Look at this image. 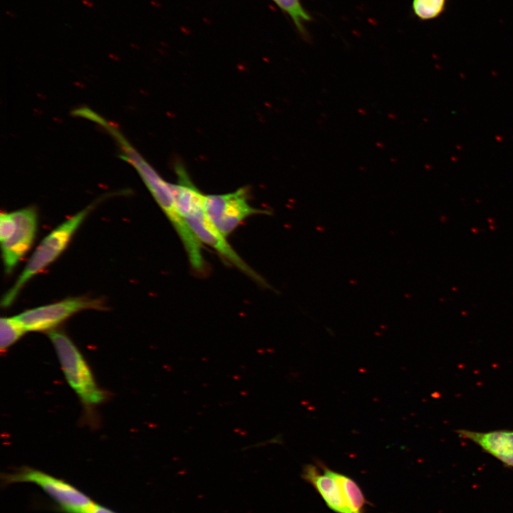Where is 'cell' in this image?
<instances>
[{
	"mask_svg": "<svg viewBox=\"0 0 513 513\" xmlns=\"http://www.w3.org/2000/svg\"><path fill=\"white\" fill-rule=\"evenodd\" d=\"M176 172L177 182L169 183V186L178 212L195 236L245 274L266 286V281L239 256L211 222L204 209V195L192 182L184 167L177 165Z\"/></svg>",
	"mask_w": 513,
	"mask_h": 513,
	"instance_id": "cell-1",
	"label": "cell"
},
{
	"mask_svg": "<svg viewBox=\"0 0 513 513\" xmlns=\"http://www.w3.org/2000/svg\"><path fill=\"white\" fill-rule=\"evenodd\" d=\"M48 336L68 383L78 395L86 414L92 415L95 408L106 400L108 393L98 385L83 356L64 332L52 330Z\"/></svg>",
	"mask_w": 513,
	"mask_h": 513,
	"instance_id": "cell-2",
	"label": "cell"
},
{
	"mask_svg": "<svg viewBox=\"0 0 513 513\" xmlns=\"http://www.w3.org/2000/svg\"><path fill=\"white\" fill-rule=\"evenodd\" d=\"M90 205L53 229L31 256L16 282L3 296L1 306L7 308L16 300L25 284L53 263L66 249L73 236L92 210Z\"/></svg>",
	"mask_w": 513,
	"mask_h": 513,
	"instance_id": "cell-3",
	"label": "cell"
},
{
	"mask_svg": "<svg viewBox=\"0 0 513 513\" xmlns=\"http://www.w3.org/2000/svg\"><path fill=\"white\" fill-rule=\"evenodd\" d=\"M115 137L124 151V156L122 157L131 163L138 170L148 190L176 230L185 251L192 252L197 250L200 242L178 212L169 182L164 181L120 134L118 133Z\"/></svg>",
	"mask_w": 513,
	"mask_h": 513,
	"instance_id": "cell-4",
	"label": "cell"
},
{
	"mask_svg": "<svg viewBox=\"0 0 513 513\" xmlns=\"http://www.w3.org/2000/svg\"><path fill=\"white\" fill-rule=\"evenodd\" d=\"M1 481L4 485L21 482L38 485L63 513H90L95 504L88 495L66 481L30 467L4 473Z\"/></svg>",
	"mask_w": 513,
	"mask_h": 513,
	"instance_id": "cell-5",
	"label": "cell"
},
{
	"mask_svg": "<svg viewBox=\"0 0 513 513\" xmlns=\"http://www.w3.org/2000/svg\"><path fill=\"white\" fill-rule=\"evenodd\" d=\"M104 309V302L100 299L88 296L70 297L28 309L15 316V318L26 331H50L79 311Z\"/></svg>",
	"mask_w": 513,
	"mask_h": 513,
	"instance_id": "cell-6",
	"label": "cell"
},
{
	"mask_svg": "<svg viewBox=\"0 0 513 513\" xmlns=\"http://www.w3.org/2000/svg\"><path fill=\"white\" fill-rule=\"evenodd\" d=\"M205 212L216 228L225 237L246 218L254 214H269L267 210L252 207L245 188L222 195H204Z\"/></svg>",
	"mask_w": 513,
	"mask_h": 513,
	"instance_id": "cell-7",
	"label": "cell"
},
{
	"mask_svg": "<svg viewBox=\"0 0 513 513\" xmlns=\"http://www.w3.org/2000/svg\"><path fill=\"white\" fill-rule=\"evenodd\" d=\"M16 227L11 237L1 242L5 272L11 273L33 244L37 230V212L34 207L12 212Z\"/></svg>",
	"mask_w": 513,
	"mask_h": 513,
	"instance_id": "cell-8",
	"label": "cell"
},
{
	"mask_svg": "<svg viewBox=\"0 0 513 513\" xmlns=\"http://www.w3.org/2000/svg\"><path fill=\"white\" fill-rule=\"evenodd\" d=\"M322 468L323 473L321 474L316 467L306 465L303 468V479L314 487L332 510L337 513H351L337 481L329 474L326 467L322 466Z\"/></svg>",
	"mask_w": 513,
	"mask_h": 513,
	"instance_id": "cell-9",
	"label": "cell"
},
{
	"mask_svg": "<svg viewBox=\"0 0 513 513\" xmlns=\"http://www.w3.org/2000/svg\"><path fill=\"white\" fill-rule=\"evenodd\" d=\"M458 436L480 446L482 450L499 461L513 455V430H498L489 432L459 429Z\"/></svg>",
	"mask_w": 513,
	"mask_h": 513,
	"instance_id": "cell-10",
	"label": "cell"
},
{
	"mask_svg": "<svg viewBox=\"0 0 513 513\" xmlns=\"http://www.w3.org/2000/svg\"><path fill=\"white\" fill-rule=\"evenodd\" d=\"M327 470L337 481L344 500L351 513H363V508L366 502L361 489L356 482L344 475L334 472L328 468H327Z\"/></svg>",
	"mask_w": 513,
	"mask_h": 513,
	"instance_id": "cell-11",
	"label": "cell"
},
{
	"mask_svg": "<svg viewBox=\"0 0 513 513\" xmlns=\"http://www.w3.org/2000/svg\"><path fill=\"white\" fill-rule=\"evenodd\" d=\"M280 9L291 19L295 27L303 38L307 39L309 34L305 24L312 18L304 8L300 0H272Z\"/></svg>",
	"mask_w": 513,
	"mask_h": 513,
	"instance_id": "cell-12",
	"label": "cell"
},
{
	"mask_svg": "<svg viewBox=\"0 0 513 513\" xmlns=\"http://www.w3.org/2000/svg\"><path fill=\"white\" fill-rule=\"evenodd\" d=\"M0 328V349L1 353L6 352L26 332L15 316L2 317L1 318Z\"/></svg>",
	"mask_w": 513,
	"mask_h": 513,
	"instance_id": "cell-13",
	"label": "cell"
},
{
	"mask_svg": "<svg viewBox=\"0 0 513 513\" xmlns=\"http://www.w3.org/2000/svg\"><path fill=\"white\" fill-rule=\"evenodd\" d=\"M447 2V0H413L412 9L418 19L431 20L443 13Z\"/></svg>",
	"mask_w": 513,
	"mask_h": 513,
	"instance_id": "cell-14",
	"label": "cell"
},
{
	"mask_svg": "<svg viewBox=\"0 0 513 513\" xmlns=\"http://www.w3.org/2000/svg\"><path fill=\"white\" fill-rule=\"evenodd\" d=\"M16 227L12 212H2L0 215V240L1 242L9 239Z\"/></svg>",
	"mask_w": 513,
	"mask_h": 513,
	"instance_id": "cell-15",
	"label": "cell"
},
{
	"mask_svg": "<svg viewBox=\"0 0 513 513\" xmlns=\"http://www.w3.org/2000/svg\"><path fill=\"white\" fill-rule=\"evenodd\" d=\"M90 513H117L111 509L95 502Z\"/></svg>",
	"mask_w": 513,
	"mask_h": 513,
	"instance_id": "cell-16",
	"label": "cell"
},
{
	"mask_svg": "<svg viewBox=\"0 0 513 513\" xmlns=\"http://www.w3.org/2000/svg\"><path fill=\"white\" fill-rule=\"evenodd\" d=\"M507 467H513V455L504 457L500 460Z\"/></svg>",
	"mask_w": 513,
	"mask_h": 513,
	"instance_id": "cell-17",
	"label": "cell"
}]
</instances>
